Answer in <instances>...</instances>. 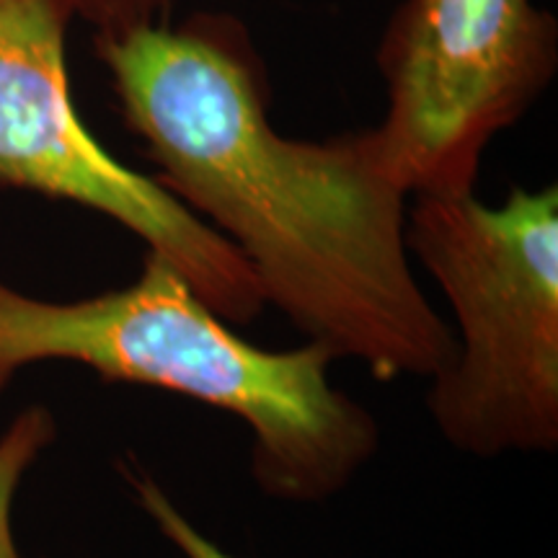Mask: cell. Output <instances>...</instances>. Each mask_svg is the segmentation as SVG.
<instances>
[{"mask_svg": "<svg viewBox=\"0 0 558 558\" xmlns=\"http://www.w3.org/2000/svg\"><path fill=\"white\" fill-rule=\"evenodd\" d=\"M96 52L156 179L239 251L311 344L375 380L450 365L456 331L411 267L409 194L373 130L279 135L254 65L209 26H137L96 37Z\"/></svg>", "mask_w": 558, "mask_h": 558, "instance_id": "obj_1", "label": "cell"}, {"mask_svg": "<svg viewBox=\"0 0 558 558\" xmlns=\"http://www.w3.org/2000/svg\"><path fill=\"white\" fill-rule=\"evenodd\" d=\"M47 360L243 418L256 484L284 501L341 492L380 442L373 414L331 386L329 352L311 341L288 352L251 344L153 251L128 288L73 303L37 300L0 279V396L21 367Z\"/></svg>", "mask_w": 558, "mask_h": 558, "instance_id": "obj_2", "label": "cell"}, {"mask_svg": "<svg viewBox=\"0 0 558 558\" xmlns=\"http://www.w3.org/2000/svg\"><path fill=\"white\" fill-rule=\"evenodd\" d=\"M407 246L456 316V357L432 378L429 411L452 448L478 458L558 445V190L514 186L414 197Z\"/></svg>", "mask_w": 558, "mask_h": 558, "instance_id": "obj_3", "label": "cell"}, {"mask_svg": "<svg viewBox=\"0 0 558 558\" xmlns=\"http://www.w3.org/2000/svg\"><path fill=\"white\" fill-rule=\"evenodd\" d=\"M75 16V0H0V186L107 215L228 324H251L267 300L246 259L158 179L107 153L78 117L65 62Z\"/></svg>", "mask_w": 558, "mask_h": 558, "instance_id": "obj_4", "label": "cell"}, {"mask_svg": "<svg viewBox=\"0 0 558 558\" xmlns=\"http://www.w3.org/2000/svg\"><path fill=\"white\" fill-rule=\"evenodd\" d=\"M378 65L388 109L373 137L390 177L409 197H458L554 81L558 26L535 0H403Z\"/></svg>", "mask_w": 558, "mask_h": 558, "instance_id": "obj_5", "label": "cell"}, {"mask_svg": "<svg viewBox=\"0 0 558 558\" xmlns=\"http://www.w3.org/2000/svg\"><path fill=\"white\" fill-rule=\"evenodd\" d=\"M54 418L45 407H32L13 418L0 437V558H21L13 535V499L26 471L52 445Z\"/></svg>", "mask_w": 558, "mask_h": 558, "instance_id": "obj_6", "label": "cell"}, {"mask_svg": "<svg viewBox=\"0 0 558 558\" xmlns=\"http://www.w3.org/2000/svg\"><path fill=\"white\" fill-rule=\"evenodd\" d=\"M132 486L140 499V507L150 514L160 533L169 538L186 558H235L222 550L218 543H213L192 525L177 505L169 499V494L148 476H132Z\"/></svg>", "mask_w": 558, "mask_h": 558, "instance_id": "obj_7", "label": "cell"}, {"mask_svg": "<svg viewBox=\"0 0 558 558\" xmlns=\"http://www.w3.org/2000/svg\"><path fill=\"white\" fill-rule=\"evenodd\" d=\"M78 16L96 26V37H111L137 26L163 24L171 0H75Z\"/></svg>", "mask_w": 558, "mask_h": 558, "instance_id": "obj_8", "label": "cell"}]
</instances>
